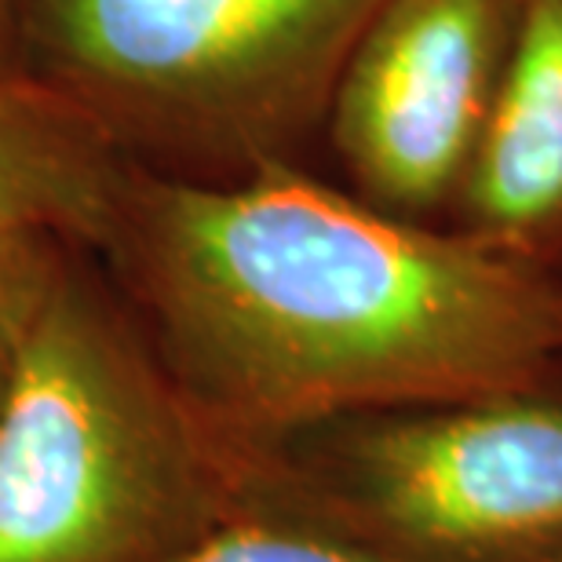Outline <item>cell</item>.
<instances>
[{
    "label": "cell",
    "instance_id": "cell-2",
    "mask_svg": "<svg viewBox=\"0 0 562 562\" xmlns=\"http://www.w3.org/2000/svg\"><path fill=\"white\" fill-rule=\"evenodd\" d=\"M241 497L245 460L74 245L0 406V562H179Z\"/></svg>",
    "mask_w": 562,
    "mask_h": 562
},
{
    "label": "cell",
    "instance_id": "cell-8",
    "mask_svg": "<svg viewBox=\"0 0 562 562\" xmlns=\"http://www.w3.org/2000/svg\"><path fill=\"white\" fill-rule=\"evenodd\" d=\"M70 249L74 241L52 234H0V406L15 380L33 322Z\"/></svg>",
    "mask_w": 562,
    "mask_h": 562
},
{
    "label": "cell",
    "instance_id": "cell-10",
    "mask_svg": "<svg viewBox=\"0 0 562 562\" xmlns=\"http://www.w3.org/2000/svg\"><path fill=\"white\" fill-rule=\"evenodd\" d=\"M30 0H0V77H19L15 70V41L22 15H26Z\"/></svg>",
    "mask_w": 562,
    "mask_h": 562
},
{
    "label": "cell",
    "instance_id": "cell-1",
    "mask_svg": "<svg viewBox=\"0 0 562 562\" xmlns=\"http://www.w3.org/2000/svg\"><path fill=\"white\" fill-rule=\"evenodd\" d=\"M92 252L241 460L322 420L562 366L552 274L387 216L311 168L183 183L125 165Z\"/></svg>",
    "mask_w": 562,
    "mask_h": 562
},
{
    "label": "cell",
    "instance_id": "cell-11",
    "mask_svg": "<svg viewBox=\"0 0 562 562\" xmlns=\"http://www.w3.org/2000/svg\"><path fill=\"white\" fill-rule=\"evenodd\" d=\"M555 281H559V292H562V274H559V278H555Z\"/></svg>",
    "mask_w": 562,
    "mask_h": 562
},
{
    "label": "cell",
    "instance_id": "cell-4",
    "mask_svg": "<svg viewBox=\"0 0 562 562\" xmlns=\"http://www.w3.org/2000/svg\"><path fill=\"white\" fill-rule=\"evenodd\" d=\"M241 508L395 562H562V366L281 435Z\"/></svg>",
    "mask_w": 562,
    "mask_h": 562
},
{
    "label": "cell",
    "instance_id": "cell-6",
    "mask_svg": "<svg viewBox=\"0 0 562 562\" xmlns=\"http://www.w3.org/2000/svg\"><path fill=\"white\" fill-rule=\"evenodd\" d=\"M446 231L512 263L562 274V0H522Z\"/></svg>",
    "mask_w": 562,
    "mask_h": 562
},
{
    "label": "cell",
    "instance_id": "cell-5",
    "mask_svg": "<svg viewBox=\"0 0 562 562\" xmlns=\"http://www.w3.org/2000/svg\"><path fill=\"white\" fill-rule=\"evenodd\" d=\"M522 0H384L333 88L322 146L387 216L446 227L501 88Z\"/></svg>",
    "mask_w": 562,
    "mask_h": 562
},
{
    "label": "cell",
    "instance_id": "cell-7",
    "mask_svg": "<svg viewBox=\"0 0 562 562\" xmlns=\"http://www.w3.org/2000/svg\"><path fill=\"white\" fill-rule=\"evenodd\" d=\"M125 161L92 121L30 77H0V234L92 249Z\"/></svg>",
    "mask_w": 562,
    "mask_h": 562
},
{
    "label": "cell",
    "instance_id": "cell-9",
    "mask_svg": "<svg viewBox=\"0 0 562 562\" xmlns=\"http://www.w3.org/2000/svg\"><path fill=\"white\" fill-rule=\"evenodd\" d=\"M179 562H395L296 522L238 515Z\"/></svg>",
    "mask_w": 562,
    "mask_h": 562
},
{
    "label": "cell",
    "instance_id": "cell-3",
    "mask_svg": "<svg viewBox=\"0 0 562 562\" xmlns=\"http://www.w3.org/2000/svg\"><path fill=\"white\" fill-rule=\"evenodd\" d=\"M384 0H30L15 70L183 183L311 168L333 88Z\"/></svg>",
    "mask_w": 562,
    "mask_h": 562
}]
</instances>
